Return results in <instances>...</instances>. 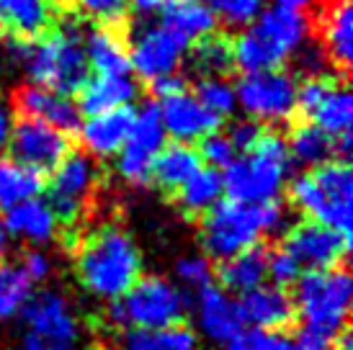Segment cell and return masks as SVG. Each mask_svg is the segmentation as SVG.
Returning a JSON list of instances; mask_svg holds the SVG:
<instances>
[{
    "label": "cell",
    "instance_id": "1",
    "mask_svg": "<svg viewBox=\"0 0 353 350\" xmlns=\"http://www.w3.org/2000/svg\"><path fill=\"white\" fill-rule=\"evenodd\" d=\"M83 34L75 21H65L37 41H6V49L13 62L23 65L31 85L70 98L78 96L90 80Z\"/></svg>",
    "mask_w": 353,
    "mask_h": 350
},
{
    "label": "cell",
    "instance_id": "2",
    "mask_svg": "<svg viewBox=\"0 0 353 350\" xmlns=\"http://www.w3.org/2000/svg\"><path fill=\"white\" fill-rule=\"evenodd\" d=\"M75 271L85 291L117 302L142 276V258L134 240L121 227L108 224L80 243Z\"/></svg>",
    "mask_w": 353,
    "mask_h": 350
},
{
    "label": "cell",
    "instance_id": "3",
    "mask_svg": "<svg viewBox=\"0 0 353 350\" xmlns=\"http://www.w3.org/2000/svg\"><path fill=\"white\" fill-rule=\"evenodd\" d=\"M312 23L299 10L263 8L232 41V62L245 75L281 70L289 57L310 44Z\"/></svg>",
    "mask_w": 353,
    "mask_h": 350
},
{
    "label": "cell",
    "instance_id": "4",
    "mask_svg": "<svg viewBox=\"0 0 353 350\" xmlns=\"http://www.w3.org/2000/svg\"><path fill=\"white\" fill-rule=\"evenodd\" d=\"M286 224V209L281 201L268 204H237L222 198L201 216V247L209 260H227L232 255L261 245L263 234L281 232Z\"/></svg>",
    "mask_w": 353,
    "mask_h": 350
},
{
    "label": "cell",
    "instance_id": "5",
    "mask_svg": "<svg viewBox=\"0 0 353 350\" xmlns=\"http://www.w3.org/2000/svg\"><path fill=\"white\" fill-rule=\"evenodd\" d=\"M292 173V157L286 136L279 132H263L258 145L235 157V163L222 173V188L230 201L237 204H268L279 201V194Z\"/></svg>",
    "mask_w": 353,
    "mask_h": 350
},
{
    "label": "cell",
    "instance_id": "6",
    "mask_svg": "<svg viewBox=\"0 0 353 350\" xmlns=\"http://www.w3.org/2000/svg\"><path fill=\"white\" fill-rule=\"evenodd\" d=\"M289 198L307 219L320 222L351 237L353 224V173L351 163L330 160L320 167L304 170L289 185Z\"/></svg>",
    "mask_w": 353,
    "mask_h": 350
},
{
    "label": "cell",
    "instance_id": "7",
    "mask_svg": "<svg viewBox=\"0 0 353 350\" xmlns=\"http://www.w3.org/2000/svg\"><path fill=\"white\" fill-rule=\"evenodd\" d=\"M188 309L186 294L160 276H139L121 299L111 302L108 320L121 330H163L183 325Z\"/></svg>",
    "mask_w": 353,
    "mask_h": 350
},
{
    "label": "cell",
    "instance_id": "8",
    "mask_svg": "<svg viewBox=\"0 0 353 350\" xmlns=\"http://www.w3.org/2000/svg\"><path fill=\"white\" fill-rule=\"evenodd\" d=\"M351 294L353 281L345 268L333 271H302V276L294 283V302L296 317L302 325L323 327L335 335L348 327L351 314Z\"/></svg>",
    "mask_w": 353,
    "mask_h": 350
},
{
    "label": "cell",
    "instance_id": "9",
    "mask_svg": "<svg viewBox=\"0 0 353 350\" xmlns=\"http://www.w3.org/2000/svg\"><path fill=\"white\" fill-rule=\"evenodd\" d=\"M99 185V163L85 152H70L44 183L47 204L57 224H72L85 214L93 191Z\"/></svg>",
    "mask_w": 353,
    "mask_h": 350
},
{
    "label": "cell",
    "instance_id": "10",
    "mask_svg": "<svg viewBox=\"0 0 353 350\" xmlns=\"http://www.w3.org/2000/svg\"><path fill=\"white\" fill-rule=\"evenodd\" d=\"M168 145V134L160 121V111L157 103H145V106L134 111V121H132V132H129L124 147L117 155V173L127 185L142 188L152 181V165L160 150Z\"/></svg>",
    "mask_w": 353,
    "mask_h": 350
},
{
    "label": "cell",
    "instance_id": "11",
    "mask_svg": "<svg viewBox=\"0 0 353 350\" xmlns=\"http://www.w3.org/2000/svg\"><path fill=\"white\" fill-rule=\"evenodd\" d=\"M235 96L237 106L258 124H284L296 114V78L284 70L243 75Z\"/></svg>",
    "mask_w": 353,
    "mask_h": 350
},
{
    "label": "cell",
    "instance_id": "12",
    "mask_svg": "<svg viewBox=\"0 0 353 350\" xmlns=\"http://www.w3.org/2000/svg\"><path fill=\"white\" fill-rule=\"evenodd\" d=\"M281 247L294 258L299 268L333 271V268H345V260L351 253V237L335 232L320 222L304 219L286 232Z\"/></svg>",
    "mask_w": 353,
    "mask_h": 350
},
{
    "label": "cell",
    "instance_id": "13",
    "mask_svg": "<svg viewBox=\"0 0 353 350\" xmlns=\"http://www.w3.org/2000/svg\"><path fill=\"white\" fill-rule=\"evenodd\" d=\"M10 160L34 173H52L70 155V136L34 119H16L8 134Z\"/></svg>",
    "mask_w": 353,
    "mask_h": 350
},
{
    "label": "cell",
    "instance_id": "14",
    "mask_svg": "<svg viewBox=\"0 0 353 350\" xmlns=\"http://www.w3.org/2000/svg\"><path fill=\"white\" fill-rule=\"evenodd\" d=\"M19 314L26 325V332L57 345V348L72 350V345L78 342V317L59 291L47 289V291L31 294L29 302L23 304V309Z\"/></svg>",
    "mask_w": 353,
    "mask_h": 350
},
{
    "label": "cell",
    "instance_id": "15",
    "mask_svg": "<svg viewBox=\"0 0 353 350\" xmlns=\"http://www.w3.org/2000/svg\"><path fill=\"white\" fill-rule=\"evenodd\" d=\"M186 41H181L176 34L163 29L160 23L148 26L129 44V68L148 83L163 78V75H173L181 68V59L186 54Z\"/></svg>",
    "mask_w": 353,
    "mask_h": 350
},
{
    "label": "cell",
    "instance_id": "16",
    "mask_svg": "<svg viewBox=\"0 0 353 350\" xmlns=\"http://www.w3.org/2000/svg\"><path fill=\"white\" fill-rule=\"evenodd\" d=\"M157 111H160V121H163L165 134L173 142H181V145L201 142L204 136L214 134L222 127V119L214 116L212 111H206L199 103V98L194 93H188V90L160 101Z\"/></svg>",
    "mask_w": 353,
    "mask_h": 350
},
{
    "label": "cell",
    "instance_id": "17",
    "mask_svg": "<svg viewBox=\"0 0 353 350\" xmlns=\"http://www.w3.org/2000/svg\"><path fill=\"white\" fill-rule=\"evenodd\" d=\"M13 111L19 119H34L47 127L57 129L62 134H75L83 124L78 103L72 98L57 96L47 88L21 85L13 90Z\"/></svg>",
    "mask_w": 353,
    "mask_h": 350
},
{
    "label": "cell",
    "instance_id": "18",
    "mask_svg": "<svg viewBox=\"0 0 353 350\" xmlns=\"http://www.w3.org/2000/svg\"><path fill=\"white\" fill-rule=\"evenodd\" d=\"M237 307H240L243 325H250V330L281 335L296 325V309L292 302V294L286 289L268 286V283L237 296Z\"/></svg>",
    "mask_w": 353,
    "mask_h": 350
},
{
    "label": "cell",
    "instance_id": "19",
    "mask_svg": "<svg viewBox=\"0 0 353 350\" xmlns=\"http://www.w3.org/2000/svg\"><path fill=\"white\" fill-rule=\"evenodd\" d=\"M320 49L325 52L333 70L348 78L353 62V8L351 0H325L317 19Z\"/></svg>",
    "mask_w": 353,
    "mask_h": 350
},
{
    "label": "cell",
    "instance_id": "20",
    "mask_svg": "<svg viewBox=\"0 0 353 350\" xmlns=\"http://www.w3.org/2000/svg\"><path fill=\"white\" fill-rule=\"evenodd\" d=\"M196 322L204 338L222 342V345L235 340L237 335L245 330L237 299L214 283L196 294Z\"/></svg>",
    "mask_w": 353,
    "mask_h": 350
},
{
    "label": "cell",
    "instance_id": "21",
    "mask_svg": "<svg viewBox=\"0 0 353 350\" xmlns=\"http://www.w3.org/2000/svg\"><path fill=\"white\" fill-rule=\"evenodd\" d=\"M54 26L50 0H0V37L6 41H37Z\"/></svg>",
    "mask_w": 353,
    "mask_h": 350
},
{
    "label": "cell",
    "instance_id": "22",
    "mask_svg": "<svg viewBox=\"0 0 353 350\" xmlns=\"http://www.w3.org/2000/svg\"><path fill=\"white\" fill-rule=\"evenodd\" d=\"M134 121V108H117L108 114L88 116L78 129L80 145L85 147V155L96 157H114L124 147Z\"/></svg>",
    "mask_w": 353,
    "mask_h": 350
},
{
    "label": "cell",
    "instance_id": "23",
    "mask_svg": "<svg viewBox=\"0 0 353 350\" xmlns=\"http://www.w3.org/2000/svg\"><path fill=\"white\" fill-rule=\"evenodd\" d=\"M157 13H160V26L176 34L188 47L209 34H216V26H219L214 13L201 0H163Z\"/></svg>",
    "mask_w": 353,
    "mask_h": 350
},
{
    "label": "cell",
    "instance_id": "24",
    "mask_svg": "<svg viewBox=\"0 0 353 350\" xmlns=\"http://www.w3.org/2000/svg\"><path fill=\"white\" fill-rule=\"evenodd\" d=\"M83 49L88 57V68L96 70L101 78H124L132 72L129 44L121 31L93 26L88 34H83Z\"/></svg>",
    "mask_w": 353,
    "mask_h": 350
},
{
    "label": "cell",
    "instance_id": "25",
    "mask_svg": "<svg viewBox=\"0 0 353 350\" xmlns=\"http://www.w3.org/2000/svg\"><path fill=\"white\" fill-rule=\"evenodd\" d=\"M139 96L137 80H132L129 75L124 78H90L83 90L78 93V111L80 116H99V114H108L117 108H129Z\"/></svg>",
    "mask_w": 353,
    "mask_h": 350
},
{
    "label": "cell",
    "instance_id": "26",
    "mask_svg": "<svg viewBox=\"0 0 353 350\" xmlns=\"http://www.w3.org/2000/svg\"><path fill=\"white\" fill-rule=\"evenodd\" d=\"M214 278H219L227 294H237V296L263 286L268 281V247L255 245L250 250H243L222 260L214 268Z\"/></svg>",
    "mask_w": 353,
    "mask_h": 350
},
{
    "label": "cell",
    "instance_id": "27",
    "mask_svg": "<svg viewBox=\"0 0 353 350\" xmlns=\"http://www.w3.org/2000/svg\"><path fill=\"white\" fill-rule=\"evenodd\" d=\"M201 157H199L194 145H181V142H168L160 155L155 157L152 165V181L160 191L165 194H178L181 185H186L194 175L201 170Z\"/></svg>",
    "mask_w": 353,
    "mask_h": 350
},
{
    "label": "cell",
    "instance_id": "28",
    "mask_svg": "<svg viewBox=\"0 0 353 350\" xmlns=\"http://www.w3.org/2000/svg\"><path fill=\"white\" fill-rule=\"evenodd\" d=\"M6 229H8L10 237H19V240H26L31 245H47L57 237L59 224L52 214V209L47 201L41 198H34V201H26V204L13 206L10 212H6Z\"/></svg>",
    "mask_w": 353,
    "mask_h": 350
},
{
    "label": "cell",
    "instance_id": "29",
    "mask_svg": "<svg viewBox=\"0 0 353 350\" xmlns=\"http://www.w3.org/2000/svg\"><path fill=\"white\" fill-rule=\"evenodd\" d=\"M310 124H314L317 129H323L325 134L335 139V136L351 134L353 124V96L343 78H338L330 85V90L325 93V98L317 103L310 119Z\"/></svg>",
    "mask_w": 353,
    "mask_h": 350
},
{
    "label": "cell",
    "instance_id": "30",
    "mask_svg": "<svg viewBox=\"0 0 353 350\" xmlns=\"http://www.w3.org/2000/svg\"><path fill=\"white\" fill-rule=\"evenodd\" d=\"M41 191H44V175L13 163L10 157H0V209L3 212L39 198Z\"/></svg>",
    "mask_w": 353,
    "mask_h": 350
},
{
    "label": "cell",
    "instance_id": "31",
    "mask_svg": "<svg viewBox=\"0 0 353 350\" xmlns=\"http://www.w3.org/2000/svg\"><path fill=\"white\" fill-rule=\"evenodd\" d=\"M119 350H199L196 332L186 325L163 330H124L119 335Z\"/></svg>",
    "mask_w": 353,
    "mask_h": 350
},
{
    "label": "cell",
    "instance_id": "32",
    "mask_svg": "<svg viewBox=\"0 0 353 350\" xmlns=\"http://www.w3.org/2000/svg\"><path fill=\"white\" fill-rule=\"evenodd\" d=\"M286 147H289L292 163L307 167V170L320 167V165H325V163L335 160L333 139L325 134L323 129H317L314 124H310V121H302V124H296V127L289 132Z\"/></svg>",
    "mask_w": 353,
    "mask_h": 350
},
{
    "label": "cell",
    "instance_id": "33",
    "mask_svg": "<svg viewBox=\"0 0 353 350\" xmlns=\"http://www.w3.org/2000/svg\"><path fill=\"white\" fill-rule=\"evenodd\" d=\"M222 194H225V188H222V173L212 170V167H201L186 185L178 188L176 204L183 214L201 219L212 206L222 201Z\"/></svg>",
    "mask_w": 353,
    "mask_h": 350
},
{
    "label": "cell",
    "instance_id": "34",
    "mask_svg": "<svg viewBox=\"0 0 353 350\" xmlns=\"http://www.w3.org/2000/svg\"><path fill=\"white\" fill-rule=\"evenodd\" d=\"M191 65L201 72V78H225L235 68L232 62V39L222 34H209L199 39L191 49Z\"/></svg>",
    "mask_w": 353,
    "mask_h": 350
},
{
    "label": "cell",
    "instance_id": "35",
    "mask_svg": "<svg viewBox=\"0 0 353 350\" xmlns=\"http://www.w3.org/2000/svg\"><path fill=\"white\" fill-rule=\"evenodd\" d=\"M34 294L31 281L16 262L0 260V320L16 317Z\"/></svg>",
    "mask_w": 353,
    "mask_h": 350
},
{
    "label": "cell",
    "instance_id": "36",
    "mask_svg": "<svg viewBox=\"0 0 353 350\" xmlns=\"http://www.w3.org/2000/svg\"><path fill=\"white\" fill-rule=\"evenodd\" d=\"M199 103L212 111L214 116L225 119L232 116L237 111V96H235V85L225 78H201L196 83V93Z\"/></svg>",
    "mask_w": 353,
    "mask_h": 350
},
{
    "label": "cell",
    "instance_id": "37",
    "mask_svg": "<svg viewBox=\"0 0 353 350\" xmlns=\"http://www.w3.org/2000/svg\"><path fill=\"white\" fill-rule=\"evenodd\" d=\"M75 6H78L83 16H88L90 21H96L103 29H114L127 34V0H75Z\"/></svg>",
    "mask_w": 353,
    "mask_h": 350
},
{
    "label": "cell",
    "instance_id": "38",
    "mask_svg": "<svg viewBox=\"0 0 353 350\" xmlns=\"http://www.w3.org/2000/svg\"><path fill=\"white\" fill-rule=\"evenodd\" d=\"M206 8L214 13L216 21H225L227 26H250L265 0H201Z\"/></svg>",
    "mask_w": 353,
    "mask_h": 350
},
{
    "label": "cell",
    "instance_id": "39",
    "mask_svg": "<svg viewBox=\"0 0 353 350\" xmlns=\"http://www.w3.org/2000/svg\"><path fill=\"white\" fill-rule=\"evenodd\" d=\"M176 276L183 286L201 291V289L214 283V262L204 258V255H188V258L178 260Z\"/></svg>",
    "mask_w": 353,
    "mask_h": 350
},
{
    "label": "cell",
    "instance_id": "40",
    "mask_svg": "<svg viewBox=\"0 0 353 350\" xmlns=\"http://www.w3.org/2000/svg\"><path fill=\"white\" fill-rule=\"evenodd\" d=\"M199 157H201V163H206V167H212V170H219V167H230L235 163V147L230 145V139L227 134L222 132H214V134L204 136L201 142H199Z\"/></svg>",
    "mask_w": 353,
    "mask_h": 350
},
{
    "label": "cell",
    "instance_id": "41",
    "mask_svg": "<svg viewBox=\"0 0 353 350\" xmlns=\"http://www.w3.org/2000/svg\"><path fill=\"white\" fill-rule=\"evenodd\" d=\"M227 350H296L294 342L284 338V335H274V332L261 330H243L235 340L225 345Z\"/></svg>",
    "mask_w": 353,
    "mask_h": 350
},
{
    "label": "cell",
    "instance_id": "42",
    "mask_svg": "<svg viewBox=\"0 0 353 350\" xmlns=\"http://www.w3.org/2000/svg\"><path fill=\"white\" fill-rule=\"evenodd\" d=\"M299 276H302V268L296 265V260L286 253L284 247L268 250V278H271V286L289 291V286H294Z\"/></svg>",
    "mask_w": 353,
    "mask_h": 350
},
{
    "label": "cell",
    "instance_id": "43",
    "mask_svg": "<svg viewBox=\"0 0 353 350\" xmlns=\"http://www.w3.org/2000/svg\"><path fill=\"white\" fill-rule=\"evenodd\" d=\"M341 335H335L323 327H312V325H299L294 332V348L296 350H333Z\"/></svg>",
    "mask_w": 353,
    "mask_h": 350
},
{
    "label": "cell",
    "instance_id": "44",
    "mask_svg": "<svg viewBox=\"0 0 353 350\" xmlns=\"http://www.w3.org/2000/svg\"><path fill=\"white\" fill-rule=\"evenodd\" d=\"M263 124H258V121H253V119H240V121H235L232 127H230V134H227V139H230V145L235 147V152H240V155H245V152H250L255 145H258V139L263 136Z\"/></svg>",
    "mask_w": 353,
    "mask_h": 350
},
{
    "label": "cell",
    "instance_id": "45",
    "mask_svg": "<svg viewBox=\"0 0 353 350\" xmlns=\"http://www.w3.org/2000/svg\"><path fill=\"white\" fill-rule=\"evenodd\" d=\"M19 268L23 271V276L31 281V286H34V283L47 281V278H50L52 260H50V255L44 253V250H37V247H34V250H26V253L21 255Z\"/></svg>",
    "mask_w": 353,
    "mask_h": 350
},
{
    "label": "cell",
    "instance_id": "46",
    "mask_svg": "<svg viewBox=\"0 0 353 350\" xmlns=\"http://www.w3.org/2000/svg\"><path fill=\"white\" fill-rule=\"evenodd\" d=\"M183 90H186V78L178 75V72L150 80V93H152V98H157V101L173 98V96H178V93H183Z\"/></svg>",
    "mask_w": 353,
    "mask_h": 350
},
{
    "label": "cell",
    "instance_id": "47",
    "mask_svg": "<svg viewBox=\"0 0 353 350\" xmlns=\"http://www.w3.org/2000/svg\"><path fill=\"white\" fill-rule=\"evenodd\" d=\"M21 350H62V348H57V345H52V342L41 340V338H37V335L26 332L23 340H21Z\"/></svg>",
    "mask_w": 353,
    "mask_h": 350
},
{
    "label": "cell",
    "instance_id": "48",
    "mask_svg": "<svg viewBox=\"0 0 353 350\" xmlns=\"http://www.w3.org/2000/svg\"><path fill=\"white\" fill-rule=\"evenodd\" d=\"M10 114H8V108L0 103V152L8 147V134H10Z\"/></svg>",
    "mask_w": 353,
    "mask_h": 350
},
{
    "label": "cell",
    "instance_id": "49",
    "mask_svg": "<svg viewBox=\"0 0 353 350\" xmlns=\"http://www.w3.org/2000/svg\"><path fill=\"white\" fill-rule=\"evenodd\" d=\"M129 8L137 10L139 16H148V13H155V10H160V6H163V0H127Z\"/></svg>",
    "mask_w": 353,
    "mask_h": 350
},
{
    "label": "cell",
    "instance_id": "50",
    "mask_svg": "<svg viewBox=\"0 0 353 350\" xmlns=\"http://www.w3.org/2000/svg\"><path fill=\"white\" fill-rule=\"evenodd\" d=\"M276 8H286V10H299L302 13L307 6H312V0H274Z\"/></svg>",
    "mask_w": 353,
    "mask_h": 350
},
{
    "label": "cell",
    "instance_id": "51",
    "mask_svg": "<svg viewBox=\"0 0 353 350\" xmlns=\"http://www.w3.org/2000/svg\"><path fill=\"white\" fill-rule=\"evenodd\" d=\"M8 247H10V234L6 229V224H3V216H0V258L8 253Z\"/></svg>",
    "mask_w": 353,
    "mask_h": 350
},
{
    "label": "cell",
    "instance_id": "52",
    "mask_svg": "<svg viewBox=\"0 0 353 350\" xmlns=\"http://www.w3.org/2000/svg\"><path fill=\"white\" fill-rule=\"evenodd\" d=\"M333 350H353V340H351V330L345 327L343 332H341V338H338V342H335Z\"/></svg>",
    "mask_w": 353,
    "mask_h": 350
},
{
    "label": "cell",
    "instance_id": "53",
    "mask_svg": "<svg viewBox=\"0 0 353 350\" xmlns=\"http://www.w3.org/2000/svg\"><path fill=\"white\" fill-rule=\"evenodd\" d=\"M50 3H62V0H50Z\"/></svg>",
    "mask_w": 353,
    "mask_h": 350
}]
</instances>
